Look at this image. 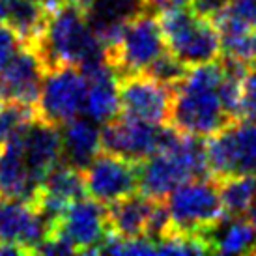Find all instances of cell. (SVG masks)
Wrapping results in <instances>:
<instances>
[{
	"label": "cell",
	"mask_w": 256,
	"mask_h": 256,
	"mask_svg": "<svg viewBox=\"0 0 256 256\" xmlns=\"http://www.w3.org/2000/svg\"><path fill=\"white\" fill-rule=\"evenodd\" d=\"M21 45V40L6 22H0V62L6 60L17 47Z\"/></svg>",
	"instance_id": "28"
},
{
	"label": "cell",
	"mask_w": 256,
	"mask_h": 256,
	"mask_svg": "<svg viewBox=\"0 0 256 256\" xmlns=\"http://www.w3.org/2000/svg\"><path fill=\"white\" fill-rule=\"evenodd\" d=\"M222 77L220 58L214 62L192 66L185 77L174 86L170 124L174 129L194 136H206L217 133L230 124L226 110L219 96V82Z\"/></svg>",
	"instance_id": "1"
},
{
	"label": "cell",
	"mask_w": 256,
	"mask_h": 256,
	"mask_svg": "<svg viewBox=\"0 0 256 256\" xmlns=\"http://www.w3.org/2000/svg\"><path fill=\"white\" fill-rule=\"evenodd\" d=\"M189 6L194 14L215 21L230 6V0H189Z\"/></svg>",
	"instance_id": "27"
},
{
	"label": "cell",
	"mask_w": 256,
	"mask_h": 256,
	"mask_svg": "<svg viewBox=\"0 0 256 256\" xmlns=\"http://www.w3.org/2000/svg\"><path fill=\"white\" fill-rule=\"evenodd\" d=\"M14 140H17L19 146H21L24 163L28 166L30 174L38 182V185L42 184L43 178L58 163L64 161L60 128L52 126L49 122L36 118Z\"/></svg>",
	"instance_id": "15"
},
{
	"label": "cell",
	"mask_w": 256,
	"mask_h": 256,
	"mask_svg": "<svg viewBox=\"0 0 256 256\" xmlns=\"http://www.w3.org/2000/svg\"><path fill=\"white\" fill-rule=\"evenodd\" d=\"M164 200L170 217L168 232L204 238L215 224L226 217L219 184L214 176L187 180L170 191Z\"/></svg>",
	"instance_id": "5"
},
{
	"label": "cell",
	"mask_w": 256,
	"mask_h": 256,
	"mask_svg": "<svg viewBox=\"0 0 256 256\" xmlns=\"http://www.w3.org/2000/svg\"><path fill=\"white\" fill-rule=\"evenodd\" d=\"M49 10L40 0H6V24L24 43H34L42 36Z\"/></svg>",
	"instance_id": "22"
},
{
	"label": "cell",
	"mask_w": 256,
	"mask_h": 256,
	"mask_svg": "<svg viewBox=\"0 0 256 256\" xmlns=\"http://www.w3.org/2000/svg\"><path fill=\"white\" fill-rule=\"evenodd\" d=\"M88 78L84 114L96 122H107L120 110L118 98V77L108 62L94 66L82 72Z\"/></svg>",
	"instance_id": "18"
},
{
	"label": "cell",
	"mask_w": 256,
	"mask_h": 256,
	"mask_svg": "<svg viewBox=\"0 0 256 256\" xmlns=\"http://www.w3.org/2000/svg\"><path fill=\"white\" fill-rule=\"evenodd\" d=\"M88 78L78 66H56L45 72L38 100V118L62 126L84 114Z\"/></svg>",
	"instance_id": "8"
},
{
	"label": "cell",
	"mask_w": 256,
	"mask_h": 256,
	"mask_svg": "<svg viewBox=\"0 0 256 256\" xmlns=\"http://www.w3.org/2000/svg\"><path fill=\"white\" fill-rule=\"evenodd\" d=\"M50 224L32 200L0 196V243L17 245L24 254H36Z\"/></svg>",
	"instance_id": "14"
},
{
	"label": "cell",
	"mask_w": 256,
	"mask_h": 256,
	"mask_svg": "<svg viewBox=\"0 0 256 256\" xmlns=\"http://www.w3.org/2000/svg\"><path fill=\"white\" fill-rule=\"evenodd\" d=\"M43 6L47 8L49 12H52V10H56L58 6H62L64 2H68V0H40Z\"/></svg>",
	"instance_id": "31"
},
{
	"label": "cell",
	"mask_w": 256,
	"mask_h": 256,
	"mask_svg": "<svg viewBox=\"0 0 256 256\" xmlns=\"http://www.w3.org/2000/svg\"><path fill=\"white\" fill-rule=\"evenodd\" d=\"M212 176L206 159V138L174 129L168 142L138 163V189L144 196L164 200L187 180Z\"/></svg>",
	"instance_id": "3"
},
{
	"label": "cell",
	"mask_w": 256,
	"mask_h": 256,
	"mask_svg": "<svg viewBox=\"0 0 256 256\" xmlns=\"http://www.w3.org/2000/svg\"><path fill=\"white\" fill-rule=\"evenodd\" d=\"M86 194L101 204H112L138 189V163L101 150L82 170Z\"/></svg>",
	"instance_id": "13"
},
{
	"label": "cell",
	"mask_w": 256,
	"mask_h": 256,
	"mask_svg": "<svg viewBox=\"0 0 256 256\" xmlns=\"http://www.w3.org/2000/svg\"><path fill=\"white\" fill-rule=\"evenodd\" d=\"M50 230H56L75 252L96 254L100 252L101 243L110 232L107 208L92 196H82L66 208V212L50 226Z\"/></svg>",
	"instance_id": "11"
},
{
	"label": "cell",
	"mask_w": 256,
	"mask_h": 256,
	"mask_svg": "<svg viewBox=\"0 0 256 256\" xmlns=\"http://www.w3.org/2000/svg\"><path fill=\"white\" fill-rule=\"evenodd\" d=\"M47 68L34 43H24L0 62V100L36 107Z\"/></svg>",
	"instance_id": "12"
},
{
	"label": "cell",
	"mask_w": 256,
	"mask_h": 256,
	"mask_svg": "<svg viewBox=\"0 0 256 256\" xmlns=\"http://www.w3.org/2000/svg\"><path fill=\"white\" fill-rule=\"evenodd\" d=\"M45 68L78 66L82 72L107 62L105 49L94 34L86 10L68 0L49 12L45 28L36 42Z\"/></svg>",
	"instance_id": "2"
},
{
	"label": "cell",
	"mask_w": 256,
	"mask_h": 256,
	"mask_svg": "<svg viewBox=\"0 0 256 256\" xmlns=\"http://www.w3.org/2000/svg\"><path fill=\"white\" fill-rule=\"evenodd\" d=\"M73 2H75V4H78L80 8H84V10H88V6L92 4L94 0H73Z\"/></svg>",
	"instance_id": "34"
},
{
	"label": "cell",
	"mask_w": 256,
	"mask_h": 256,
	"mask_svg": "<svg viewBox=\"0 0 256 256\" xmlns=\"http://www.w3.org/2000/svg\"><path fill=\"white\" fill-rule=\"evenodd\" d=\"M36 118V107L19 101L0 100V146L17 138Z\"/></svg>",
	"instance_id": "24"
},
{
	"label": "cell",
	"mask_w": 256,
	"mask_h": 256,
	"mask_svg": "<svg viewBox=\"0 0 256 256\" xmlns=\"http://www.w3.org/2000/svg\"><path fill=\"white\" fill-rule=\"evenodd\" d=\"M172 6H189V0H146V8L157 10V12Z\"/></svg>",
	"instance_id": "30"
},
{
	"label": "cell",
	"mask_w": 256,
	"mask_h": 256,
	"mask_svg": "<svg viewBox=\"0 0 256 256\" xmlns=\"http://www.w3.org/2000/svg\"><path fill=\"white\" fill-rule=\"evenodd\" d=\"M228 8L245 21L256 24V0H230Z\"/></svg>",
	"instance_id": "29"
},
{
	"label": "cell",
	"mask_w": 256,
	"mask_h": 256,
	"mask_svg": "<svg viewBox=\"0 0 256 256\" xmlns=\"http://www.w3.org/2000/svg\"><path fill=\"white\" fill-rule=\"evenodd\" d=\"M157 19L168 50L187 68L220 58L222 49L215 22L194 14L191 6H172L159 10Z\"/></svg>",
	"instance_id": "4"
},
{
	"label": "cell",
	"mask_w": 256,
	"mask_h": 256,
	"mask_svg": "<svg viewBox=\"0 0 256 256\" xmlns=\"http://www.w3.org/2000/svg\"><path fill=\"white\" fill-rule=\"evenodd\" d=\"M217 180V178H215ZM219 184L222 208L228 217L249 214L250 206L256 198V176L254 174H240L217 180Z\"/></svg>",
	"instance_id": "23"
},
{
	"label": "cell",
	"mask_w": 256,
	"mask_h": 256,
	"mask_svg": "<svg viewBox=\"0 0 256 256\" xmlns=\"http://www.w3.org/2000/svg\"><path fill=\"white\" fill-rule=\"evenodd\" d=\"M144 2H146V0H144Z\"/></svg>",
	"instance_id": "35"
},
{
	"label": "cell",
	"mask_w": 256,
	"mask_h": 256,
	"mask_svg": "<svg viewBox=\"0 0 256 256\" xmlns=\"http://www.w3.org/2000/svg\"><path fill=\"white\" fill-rule=\"evenodd\" d=\"M172 133L170 124H148L128 116H114L101 128V150L140 163L163 148Z\"/></svg>",
	"instance_id": "9"
},
{
	"label": "cell",
	"mask_w": 256,
	"mask_h": 256,
	"mask_svg": "<svg viewBox=\"0 0 256 256\" xmlns=\"http://www.w3.org/2000/svg\"><path fill=\"white\" fill-rule=\"evenodd\" d=\"M166 49V40L157 15L150 12V8H144L126 22L120 40L105 52V56L116 77H120L144 73Z\"/></svg>",
	"instance_id": "6"
},
{
	"label": "cell",
	"mask_w": 256,
	"mask_h": 256,
	"mask_svg": "<svg viewBox=\"0 0 256 256\" xmlns=\"http://www.w3.org/2000/svg\"><path fill=\"white\" fill-rule=\"evenodd\" d=\"M249 219H250V222H252V226H254V230H256V198H254V202H252V206H250V210H249Z\"/></svg>",
	"instance_id": "32"
},
{
	"label": "cell",
	"mask_w": 256,
	"mask_h": 256,
	"mask_svg": "<svg viewBox=\"0 0 256 256\" xmlns=\"http://www.w3.org/2000/svg\"><path fill=\"white\" fill-rule=\"evenodd\" d=\"M214 22L219 30L220 49L224 50V56L236 58L245 64L256 62V24L245 21L230 8H226Z\"/></svg>",
	"instance_id": "20"
},
{
	"label": "cell",
	"mask_w": 256,
	"mask_h": 256,
	"mask_svg": "<svg viewBox=\"0 0 256 256\" xmlns=\"http://www.w3.org/2000/svg\"><path fill=\"white\" fill-rule=\"evenodd\" d=\"M38 182L24 163L17 140L0 146V196L2 198L32 200L38 191Z\"/></svg>",
	"instance_id": "19"
},
{
	"label": "cell",
	"mask_w": 256,
	"mask_h": 256,
	"mask_svg": "<svg viewBox=\"0 0 256 256\" xmlns=\"http://www.w3.org/2000/svg\"><path fill=\"white\" fill-rule=\"evenodd\" d=\"M208 168L214 178L256 176V120L238 118L206 136Z\"/></svg>",
	"instance_id": "7"
},
{
	"label": "cell",
	"mask_w": 256,
	"mask_h": 256,
	"mask_svg": "<svg viewBox=\"0 0 256 256\" xmlns=\"http://www.w3.org/2000/svg\"><path fill=\"white\" fill-rule=\"evenodd\" d=\"M242 118L256 120V62L247 66L242 84Z\"/></svg>",
	"instance_id": "26"
},
{
	"label": "cell",
	"mask_w": 256,
	"mask_h": 256,
	"mask_svg": "<svg viewBox=\"0 0 256 256\" xmlns=\"http://www.w3.org/2000/svg\"><path fill=\"white\" fill-rule=\"evenodd\" d=\"M146 8L144 0H94L86 10L94 34L107 52L112 49L126 22Z\"/></svg>",
	"instance_id": "16"
},
{
	"label": "cell",
	"mask_w": 256,
	"mask_h": 256,
	"mask_svg": "<svg viewBox=\"0 0 256 256\" xmlns=\"http://www.w3.org/2000/svg\"><path fill=\"white\" fill-rule=\"evenodd\" d=\"M62 156L66 163L84 170L101 152V128L90 116H77L60 126Z\"/></svg>",
	"instance_id": "17"
},
{
	"label": "cell",
	"mask_w": 256,
	"mask_h": 256,
	"mask_svg": "<svg viewBox=\"0 0 256 256\" xmlns=\"http://www.w3.org/2000/svg\"><path fill=\"white\" fill-rule=\"evenodd\" d=\"M122 116L148 124H168L174 88L159 82L148 73H129L118 77Z\"/></svg>",
	"instance_id": "10"
},
{
	"label": "cell",
	"mask_w": 256,
	"mask_h": 256,
	"mask_svg": "<svg viewBox=\"0 0 256 256\" xmlns=\"http://www.w3.org/2000/svg\"><path fill=\"white\" fill-rule=\"evenodd\" d=\"M187 70H189V68H187L185 64H182L178 58L166 49L144 73H148L150 77L157 78L159 82H163V84L174 88V86L178 84L180 80L185 77Z\"/></svg>",
	"instance_id": "25"
},
{
	"label": "cell",
	"mask_w": 256,
	"mask_h": 256,
	"mask_svg": "<svg viewBox=\"0 0 256 256\" xmlns=\"http://www.w3.org/2000/svg\"><path fill=\"white\" fill-rule=\"evenodd\" d=\"M6 21V0H0V22Z\"/></svg>",
	"instance_id": "33"
},
{
	"label": "cell",
	"mask_w": 256,
	"mask_h": 256,
	"mask_svg": "<svg viewBox=\"0 0 256 256\" xmlns=\"http://www.w3.org/2000/svg\"><path fill=\"white\" fill-rule=\"evenodd\" d=\"M204 242L210 247V252L219 254H252L256 252V230L250 219L243 215L224 217L215 224L206 236Z\"/></svg>",
	"instance_id": "21"
}]
</instances>
